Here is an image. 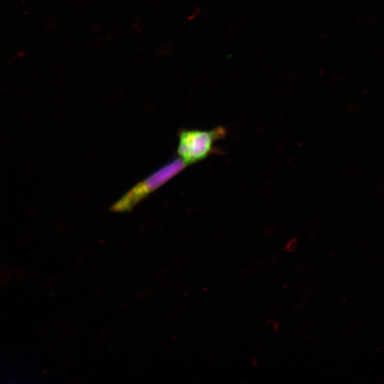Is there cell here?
I'll return each mask as SVG.
<instances>
[{
    "label": "cell",
    "instance_id": "1",
    "mask_svg": "<svg viewBox=\"0 0 384 384\" xmlns=\"http://www.w3.org/2000/svg\"><path fill=\"white\" fill-rule=\"evenodd\" d=\"M187 165L179 157L175 158L156 169L133 186L110 208L114 212H127L139 202L183 171Z\"/></svg>",
    "mask_w": 384,
    "mask_h": 384
},
{
    "label": "cell",
    "instance_id": "2",
    "mask_svg": "<svg viewBox=\"0 0 384 384\" xmlns=\"http://www.w3.org/2000/svg\"><path fill=\"white\" fill-rule=\"evenodd\" d=\"M223 127L212 129H181L178 133L177 155L187 166L205 159L213 151L215 143L225 137Z\"/></svg>",
    "mask_w": 384,
    "mask_h": 384
}]
</instances>
